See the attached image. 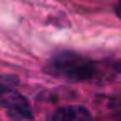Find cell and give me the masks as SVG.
<instances>
[{
  "label": "cell",
  "mask_w": 121,
  "mask_h": 121,
  "mask_svg": "<svg viewBox=\"0 0 121 121\" xmlns=\"http://www.w3.org/2000/svg\"><path fill=\"white\" fill-rule=\"evenodd\" d=\"M7 114L13 119H32L33 113H32V106L28 103V99L25 96H22L20 93H17L13 96V99L7 104L5 108Z\"/></svg>",
  "instance_id": "3957f363"
},
{
  "label": "cell",
  "mask_w": 121,
  "mask_h": 121,
  "mask_svg": "<svg viewBox=\"0 0 121 121\" xmlns=\"http://www.w3.org/2000/svg\"><path fill=\"white\" fill-rule=\"evenodd\" d=\"M114 13H116V17H118V18L121 20V2H119V4L116 5V9H114Z\"/></svg>",
  "instance_id": "5b68a950"
},
{
  "label": "cell",
  "mask_w": 121,
  "mask_h": 121,
  "mask_svg": "<svg viewBox=\"0 0 121 121\" xmlns=\"http://www.w3.org/2000/svg\"><path fill=\"white\" fill-rule=\"evenodd\" d=\"M17 93L18 78L15 75H0V108H7Z\"/></svg>",
  "instance_id": "277c9868"
},
{
  "label": "cell",
  "mask_w": 121,
  "mask_h": 121,
  "mask_svg": "<svg viewBox=\"0 0 121 121\" xmlns=\"http://www.w3.org/2000/svg\"><path fill=\"white\" fill-rule=\"evenodd\" d=\"M45 71L71 81H88L96 76L98 68L93 60L76 52H58L50 58Z\"/></svg>",
  "instance_id": "6da1fadb"
},
{
  "label": "cell",
  "mask_w": 121,
  "mask_h": 121,
  "mask_svg": "<svg viewBox=\"0 0 121 121\" xmlns=\"http://www.w3.org/2000/svg\"><path fill=\"white\" fill-rule=\"evenodd\" d=\"M90 118H91V113L85 106H78V104L58 108L50 114V119H56V121H80V119H90Z\"/></svg>",
  "instance_id": "7a4b0ae2"
}]
</instances>
